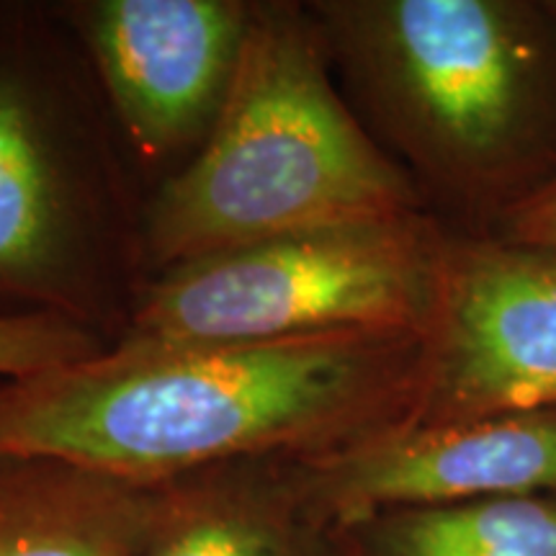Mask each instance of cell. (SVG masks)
Segmentation results:
<instances>
[{
    "instance_id": "5",
    "label": "cell",
    "mask_w": 556,
    "mask_h": 556,
    "mask_svg": "<svg viewBox=\"0 0 556 556\" xmlns=\"http://www.w3.org/2000/svg\"><path fill=\"white\" fill-rule=\"evenodd\" d=\"M556 409V250L448 227L409 426Z\"/></svg>"
},
{
    "instance_id": "4",
    "label": "cell",
    "mask_w": 556,
    "mask_h": 556,
    "mask_svg": "<svg viewBox=\"0 0 556 556\" xmlns=\"http://www.w3.org/2000/svg\"><path fill=\"white\" fill-rule=\"evenodd\" d=\"M448 225L430 212L281 235L168 268L124 343H266L340 330L426 332Z\"/></svg>"
},
{
    "instance_id": "12",
    "label": "cell",
    "mask_w": 556,
    "mask_h": 556,
    "mask_svg": "<svg viewBox=\"0 0 556 556\" xmlns=\"http://www.w3.org/2000/svg\"><path fill=\"white\" fill-rule=\"evenodd\" d=\"M103 351L93 332L58 309L0 315V384L80 364Z\"/></svg>"
},
{
    "instance_id": "2",
    "label": "cell",
    "mask_w": 556,
    "mask_h": 556,
    "mask_svg": "<svg viewBox=\"0 0 556 556\" xmlns=\"http://www.w3.org/2000/svg\"><path fill=\"white\" fill-rule=\"evenodd\" d=\"M317 16L379 144L456 232L497 235L556 178L548 0H338Z\"/></svg>"
},
{
    "instance_id": "3",
    "label": "cell",
    "mask_w": 556,
    "mask_h": 556,
    "mask_svg": "<svg viewBox=\"0 0 556 556\" xmlns=\"http://www.w3.org/2000/svg\"><path fill=\"white\" fill-rule=\"evenodd\" d=\"M328 58L323 31L302 13L253 11L212 135L150 214V248L163 266L428 212L409 173L340 99Z\"/></svg>"
},
{
    "instance_id": "13",
    "label": "cell",
    "mask_w": 556,
    "mask_h": 556,
    "mask_svg": "<svg viewBox=\"0 0 556 556\" xmlns=\"http://www.w3.org/2000/svg\"><path fill=\"white\" fill-rule=\"evenodd\" d=\"M503 238L556 250V178L500 227Z\"/></svg>"
},
{
    "instance_id": "7",
    "label": "cell",
    "mask_w": 556,
    "mask_h": 556,
    "mask_svg": "<svg viewBox=\"0 0 556 556\" xmlns=\"http://www.w3.org/2000/svg\"><path fill=\"white\" fill-rule=\"evenodd\" d=\"M253 11L229 0H103L88 39L122 122L152 155L212 135Z\"/></svg>"
},
{
    "instance_id": "9",
    "label": "cell",
    "mask_w": 556,
    "mask_h": 556,
    "mask_svg": "<svg viewBox=\"0 0 556 556\" xmlns=\"http://www.w3.org/2000/svg\"><path fill=\"white\" fill-rule=\"evenodd\" d=\"M170 486L0 451V556H142Z\"/></svg>"
},
{
    "instance_id": "8",
    "label": "cell",
    "mask_w": 556,
    "mask_h": 556,
    "mask_svg": "<svg viewBox=\"0 0 556 556\" xmlns=\"http://www.w3.org/2000/svg\"><path fill=\"white\" fill-rule=\"evenodd\" d=\"M29 41L0 18V296L58 302L73 219Z\"/></svg>"
},
{
    "instance_id": "11",
    "label": "cell",
    "mask_w": 556,
    "mask_h": 556,
    "mask_svg": "<svg viewBox=\"0 0 556 556\" xmlns=\"http://www.w3.org/2000/svg\"><path fill=\"white\" fill-rule=\"evenodd\" d=\"M328 541L330 556H556V495L402 507Z\"/></svg>"
},
{
    "instance_id": "14",
    "label": "cell",
    "mask_w": 556,
    "mask_h": 556,
    "mask_svg": "<svg viewBox=\"0 0 556 556\" xmlns=\"http://www.w3.org/2000/svg\"><path fill=\"white\" fill-rule=\"evenodd\" d=\"M548 9H552L554 16H556V0H548Z\"/></svg>"
},
{
    "instance_id": "6",
    "label": "cell",
    "mask_w": 556,
    "mask_h": 556,
    "mask_svg": "<svg viewBox=\"0 0 556 556\" xmlns=\"http://www.w3.org/2000/svg\"><path fill=\"white\" fill-rule=\"evenodd\" d=\"M287 469L325 533L402 507L556 495V409L397 428Z\"/></svg>"
},
{
    "instance_id": "1",
    "label": "cell",
    "mask_w": 556,
    "mask_h": 556,
    "mask_svg": "<svg viewBox=\"0 0 556 556\" xmlns=\"http://www.w3.org/2000/svg\"><path fill=\"white\" fill-rule=\"evenodd\" d=\"M422 332L340 330L266 343H122L0 384V451L137 484L240 462L345 451L413 415Z\"/></svg>"
},
{
    "instance_id": "10",
    "label": "cell",
    "mask_w": 556,
    "mask_h": 556,
    "mask_svg": "<svg viewBox=\"0 0 556 556\" xmlns=\"http://www.w3.org/2000/svg\"><path fill=\"white\" fill-rule=\"evenodd\" d=\"M240 462L170 486L163 526L142 556H330L328 533L307 516L289 469Z\"/></svg>"
}]
</instances>
